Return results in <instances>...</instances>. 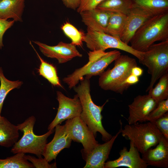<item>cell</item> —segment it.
<instances>
[{"label":"cell","instance_id":"d4e9b609","mask_svg":"<svg viewBox=\"0 0 168 168\" xmlns=\"http://www.w3.org/2000/svg\"><path fill=\"white\" fill-rule=\"evenodd\" d=\"M34 168L23 153H17L4 159H0V168Z\"/></svg>","mask_w":168,"mask_h":168},{"label":"cell","instance_id":"6da1fadb","mask_svg":"<svg viewBox=\"0 0 168 168\" xmlns=\"http://www.w3.org/2000/svg\"><path fill=\"white\" fill-rule=\"evenodd\" d=\"M80 100L82 110L80 117L87 125L96 138L97 132L102 136V140L106 142L113 137L104 128L102 124L101 112L107 100L101 106L96 105L90 94V79L85 77L80 84L73 88Z\"/></svg>","mask_w":168,"mask_h":168},{"label":"cell","instance_id":"3957f363","mask_svg":"<svg viewBox=\"0 0 168 168\" xmlns=\"http://www.w3.org/2000/svg\"><path fill=\"white\" fill-rule=\"evenodd\" d=\"M121 54L120 52L116 50L107 52L101 50L91 51L88 53L89 61L87 63L76 69L63 78V81L69 88H73L84 76L90 79L93 76H99Z\"/></svg>","mask_w":168,"mask_h":168},{"label":"cell","instance_id":"cb8c5ba5","mask_svg":"<svg viewBox=\"0 0 168 168\" xmlns=\"http://www.w3.org/2000/svg\"><path fill=\"white\" fill-rule=\"evenodd\" d=\"M127 15L111 12L105 33L120 37L124 29Z\"/></svg>","mask_w":168,"mask_h":168},{"label":"cell","instance_id":"d6986e66","mask_svg":"<svg viewBox=\"0 0 168 168\" xmlns=\"http://www.w3.org/2000/svg\"><path fill=\"white\" fill-rule=\"evenodd\" d=\"M25 0H2L0 1V18H12L15 21H22Z\"/></svg>","mask_w":168,"mask_h":168},{"label":"cell","instance_id":"44dd1931","mask_svg":"<svg viewBox=\"0 0 168 168\" xmlns=\"http://www.w3.org/2000/svg\"><path fill=\"white\" fill-rule=\"evenodd\" d=\"M133 7L132 0H104L96 8L107 12L128 15Z\"/></svg>","mask_w":168,"mask_h":168},{"label":"cell","instance_id":"d6a6232c","mask_svg":"<svg viewBox=\"0 0 168 168\" xmlns=\"http://www.w3.org/2000/svg\"><path fill=\"white\" fill-rule=\"evenodd\" d=\"M14 21H8L0 18V49L4 46L3 37L6 31L14 24Z\"/></svg>","mask_w":168,"mask_h":168},{"label":"cell","instance_id":"2e32d148","mask_svg":"<svg viewBox=\"0 0 168 168\" xmlns=\"http://www.w3.org/2000/svg\"><path fill=\"white\" fill-rule=\"evenodd\" d=\"M121 133L119 131L109 140L102 144H99L87 155L84 168H104L105 161L109 157L113 144Z\"/></svg>","mask_w":168,"mask_h":168},{"label":"cell","instance_id":"484cf974","mask_svg":"<svg viewBox=\"0 0 168 168\" xmlns=\"http://www.w3.org/2000/svg\"><path fill=\"white\" fill-rule=\"evenodd\" d=\"M155 87L148 91V94L157 103L168 99V73L162 76Z\"/></svg>","mask_w":168,"mask_h":168},{"label":"cell","instance_id":"4316f807","mask_svg":"<svg viewBox=\"0 0 168 168\" xmlns=\"http://www.w3.org/2000/svg\"><path fill=\"white\" fill-rule=\"evenodd\" d=\"M0 116L4 101L8 94L16 88L20 87L22 84L21 81H12L7 79L4 76L1 67H0Z\"/></svg>","mask_w":168,"mask_h":168},{"label":"cell","instance_id":"1f68e13d","mask_svg":"<svg viewBox=\"0 0 168 168\" xmlns=\"http://www.w3.org/2000/svg\"><path fill=\"white\" fill-rule=\"evenodd\" d=\"M104 0H81L80 5L77 9L79 13L96 8Z\"/></svg>","mask_w":168,"mask_h":168},{"label":"cell","instance_id":"5b68a950","mask_svg":"<svg viewBox=\"0 0 168 168\" xmlns=\"http://www.w3.org/2000/svg\"><path fill=\"white\" fill-rule=\"evenodd\" d=\"M36 121L35 118L31 116L17 125L19 130L23 133V135L12 147L11 152L14 154L29 153L35 155L38 157H41L47 143V139L53 133L54 129L48 130L42 135H36L33 131Z\"/></svg>","mask_w":168,"mask_h":168},{"label":"cell","instance_id":"ac0fdd59","mask_svg":"<svg viewBox=\"0 0 168 168\" xmlns=\"http://www.w3.org/2000/svg\"><path fill=\"white\" fill-rule=\"evenodd\" d=\"M111 12L96 8L79 13L87 28L105 32Z\"/></svg>","mask_w":168,"mask_h":168},{"label":"cell","instance_id":"e575fe53","mask_svg":"<svg viewBox=\"0 0 168 168\" xmlns=\"http://www.w3.org/2000/svg\"><path fill=\"white\" fill-rule=\"evenodd\" d=\"M139 81V77L131 74L128 77L126 83L129 86L137 83Z\"/></svg>","mask_w":168,"mask_h":168},{"label":"cell","instance_id":"5bb4252c","mask_svg":"<svg viewBox=\"0 0 168 168\" xmlns=\"http://www.w3.org/2000/svg\"><path fill=\"white\" fill-rule=\"evenodd\" d=\"M139 152L130 142L128 151L124 147L119 152V157L114 160L105 162L104 168L126 167L129 168H146L148 165L140 156Z\"/></svg>","mask_w":168,"mask_h":168},{"label":"cell","instance_id":"83f0119b","mask_svg":"<svg viewBox=\"0 0 168 168\" xmlns=\"http://www.w3.org/2000/svg\"><path fill=\"white\" fill-rule=\"evenodd\" d=\"M61 29L64 34L72 41L71 43L75 46H81L83 41L85 34L77 30L74 26L66 22L61 26Z\"/></svg>","mask_w":168,"mask_h":168},{"label":"cell","instance_id":"8d00e7d4","mask_svg":"<svg viewBox=\"0 0 168 168\" xmlns=\"http://www.w3.org/2000/svg\"><path fill=\"white\" fill-rule=\"evenodd\" d=\"M2 0H0V1H1Z\"/></svg>","mask_w":168,"mask_h":168},{"label":"cell","instance_id":"836d02e7","mask_svg":"<svg viewBox=\"0 0 168 168\" xmlns=\"http://www.w3.org/2000/svg\"><path fill=\"white\" fill-rule=\"evenodd\" d=\"M62 0L67 7L74 10L77 9L81 1V0Z\"/></svg>","mask_w":168,"mask_h":168},{"label":"cell","instance_id":"ba28073f","mask_svg":"<svg viewBox=\"0 0 168 168\" xmlns=\"http://www.w3.org/2000/svg\"><path fill=\"white\" fill-rule=\"evenodd\" d=\"M83 41L91 51L101 50L105 51L109 48L118 49L128 52L136 57L140 61L143 52L138 51L123 42L119 37L103 32L93 30L87 28Z\"/></svg>","mask_w":168,"mask_h":168},{"label":"cell","instance_id":"9a60e30c","mask_svg":"<svg viewBox=\"0 0 168 168\" xmlns=\"http://www.w3.org/2000/svg\"><path fill=\"white\" fill-rule=\"evenodd\" d=\"M152 16L143 9L133 6L127 15L125 25L119 38L128 44L137 31L143 23Z\"/></svg>","mask_w":168,"mask_h":168},{"label":"cell","instance_id":"9c48e42d","mask_svg":"<svg viewBox=\"0 0 168 168\" xmlns=\"http://www.w3.org/2000/svg\"><path fill=\"white\" fill-rule=\"evenodd\" d=\"M65 125L72 140L82 145L81 152L85 161L88 154L99 144L93 133L80 116L67 120Z\"/></svg>","mask_w":168,"mask_h":168},{"label":"cell","instance_id":"7a4b0ae2","mask_svg":"<svg viewBox=\"0 0 168 168\" xmlns=\"http://www.w3.org/2000/svg\"><path fill=\"white\" fill-rule=\"evenodd\" d=\"M168 40V12L153 16L137 31L131 39L130 46L141 52L147 51L157 41Z\"/></svg>","mask_w":168,"mask_h":168},{"label":"cell","instance_id":"f546056e","mask_svg":"<svg viewBox=\"0 0 168 168\" xmlns=\"http://www.w3.org/2000/svg\"><path fill=\"white\" fill-rule=\"evenodd\" d=\"M27 160L36 168H57L55 162L49 164V162L44 158L42 157L36 158L35 156L26 155Z\"/></svg>","mask_w":168,"mask_h":168},{"label":"cell","instance_id":"603a6c76","mask_svg":"<svg viewBox=\"0 0 168 168\" xmlns=\"http://www.w3.org/2000/svg\"><path fill=\"white\" fill-rule=\"evenodd\" d=\"M30 44L40 61V64L38 69L39 74L46 79L53 85L63 88L58 77L56 67L52 64L45 61L38 54L30 42Z\"/></svg>","mask_w":168,"mask_h":168},{"label":"cell","instance_id":"8fae6325","mask_svg":"<svg viewBox=\"0 0 168 168\" xmlns=\"http://www.w3.org/2000/svg\"><path fill=\"white\" fill-rule=\"evenodd\" d=\"M33 42L39 46L40 51L44 56L57 59L60 64L66 63L74 58L82 56L76 46L71 43L61 41L56 45L50 46L38 41Z\"/></svg>","mask_w":168,"mask_h":168},{"label":"cell","instance_id":"ffe728a7","mask_svg":"<svg viewBox=\"0 0 168 168\" xmlns=\"http://www.w3.org/2000/svg\"><path fill=\"white\" fill-rule=\"evenodd\" d=\"M17 125L11 123L3 116H0V146L12 147L17 141L19 133Z\"/></svg>","mask_w":168,"mask_h":168},{"label":"cell","instance_id":"30bf717a","mask_svg":"<svg viewBox=\"0 0 168 168\" xmlns=\"http://www.w3.org/2000/svg\"><path fill=\"white\" fill-rule=\"evenodd\" d=\"M57 96L58 102V111L54 119L48 126V130H54L57 125L65 120L80 116L82 110L81 103L77 94L71 98L57 91Z\"/></svg>","mask_w":168,"mask_h":168},{"label":"cell","instance_id":"d590c367","mask_svg":"<svg viewBox=\"0 0 168 168\" xmlns=\"http://www.w3.org/2000/svg\"><path fill=\"white\" fill-rule=\"evenodd\" d=\"M143 72V69L138 66L133 68L131 70V74L138 77L142 75Z\"/></svg>","mask_w":168,"mask_h":168},{"label":"cell","instance_id":"4fadbf2b","mask_svg":"<svg viewBox=\"0 0 168 168\" xmlns=\"http://www.w3.org/2000/svg\"><path fill=\"white\" fill-rule=\"evenodd\" d=\"M55 128L54 138L51 142L46 144L42 154L49 163L55 160L64 148H69L72 141L67 131L65 124H58Z\"/></svg>","mask_w":168,"mask_h":168},{"label":"cell","instance_id":"7c38bea8","mask_svg":"<svg viewBox=\"0 0 168 168\" xmlns=\"http://www.w3.org/2000/svg\"><path fill=\"white\" fill-rule=\"evenodd\" d=\"M157 104L148 94L136 96L128 105L129 116L127 121L128 124L146 121L149 114Z\"/></svg>","mask_w":168,"mask_h":168},{"label":"cell","instance_id":"8992f818","mask_svg":"<svg viewBox=\"0 0 168 168\" xmlns=\"http://www.w3.org/2000/svg\"><path fill=\"white\" fill-rule=\"evenodd\" d=\"M121 125L122 135L129 140L142 154L156 146L163 136L154 122L126 124L123 129L121 123Z\"/></svg>","mask_w":168,"mask_h":168},{"label":"cell","instance_id":"277c9868","mask_svg":"<svg viewBox=\"0 0 168 168\" xmlns=\"http://www.w3.org/2000/svg\"><path fill=\"white\" fill-rule=\"evenodd\" d=\"M111 69L104 71L99 75V86L106 91H111L122 94L130 87L126 81L131 74L133 68L138 66L135 59L121 54L114 61Z\"/></svg>","mask_w":168,"mask_h":168},{"label":"cell","instance_id":"f1b7e54d","mask_svg":"<svg viewBox=\"0 0 168 168\" xmlns=\"http://www.w3.org/2000/svg\"><path fill=\"white\" fill-rule=\"evenodd\" d=\"M168 111V99L161 101L157 103L156 107L149 114L146 121L154 122Z\"/></svg>","mask_w":168,"mask_h":168},{"label":"cell","instance_id":"52a82bcc","mask_svg":"<svg viewBox=\"0 0 168 168\" xmlns=\"http://www.w3.org/2000/svg\"><path fill=\"white\" fill-rule=\"evenodd\" d=\"M147 68L151 76L148 91L152 88L159 78L168 72V40L153 44L145 52L139 62Z\"/></svg>","mask_w":168,"mask_h":168},{"label":"cell","instance_id":"4dcf8cb0","mask_svg":"<svg viewBox=\"0 0 168 168\" xmlns=\"http://www.w3.org/2000/svg\"><path fill=\"white\" fill-rule=\"evenodd\" d=\"M154 123L163 136L168 139V112L156 120Z\"/></svg>","mask_w":168,"mask_h":168},{"label":"cell","instance_id":"e0dca14e","mask_svg":"<svg viewBox=\"0 0 168 168\" xmlns=\"http://www.w3.org/2000/svg\"><path fill=\"white\" fill-rule=\"evenodd\" d=\"M142 158L148 166L168 167V139L163 136L154 148L142 154Z\"/></svg>","mask_w":168,"mask_h":168},{"label":"cell","instance_id":"7402d4cb","mask_svg":"<svg viewBox=\"0 0 168 168\" xmlns=\"http://www.w3.org/2000/svg\"><path fill=\"white\" fill-rule=\"evenodd\" d=\"M133 6L141 8L152 16L168 12V0H132Z\"/></svg>","mask_w":168,"mask_h":168}]
</instances>
